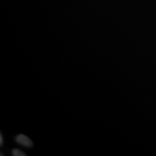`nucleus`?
<instances>
[{
  "label": "nucleus",
  "instance_id": "nucleus-2",
  "mask_svg": "<svg viewBox=\"0 0 156 156\" xmlns=\"http://www.w3.org/2000/svg\"><path fill=\"white\" fill-rule=\"evenodd\" d=\"M12 155L15 156H25L26 155V154L23 153V151H21L20 150L15 149L12 151Z\"/></svg>",
  "mask_w": 156,
  "mask_h": 156
},
{
  "label": "nucleus",
  "instance_id": "nucleus-1",
  "mask_svg": "<svg viewBox=\"0 0 156 156\" xmlns=\"http://www.w3.org/2000/svg\"><path fill=\"white\" fill-rule=\"evenodd\" d=\"M15 140L17 143L20 144L23 146H25V147H32L33 145V142L29 139L27 136L24 135V134H19L16 136L15 138Z\"/></svg>",
  "mask_w": 156,
  "mask_h": 156
},
{
  "label": "nucleus",
  "instance_id": "nucleus-3",
  "mask_svg": "<svg viewBox=\"0 0 156 156\" xmlns=\"http://www.w3.org/2000/svg\"><path fill=\"white\" fill-rule=\"evenodd\" d=\"M3 144V140H2V134H0V145H2Z\"/></svg>",
  "mask_w": 156,
  "mask_h": 156
}]
</instances>
